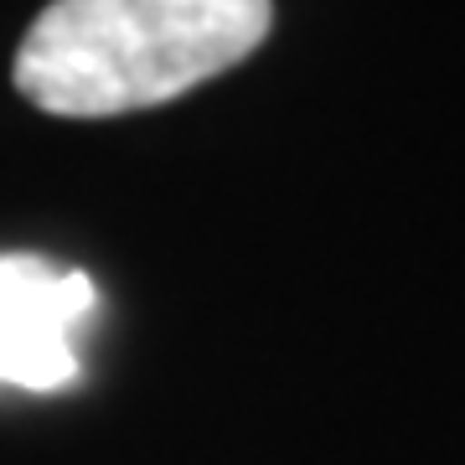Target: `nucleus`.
I'll return each instance as SVG.
<instances>
[{"instance_id":"f257e3e1","label":"nucleus","mask_w":465,"mask_h":465,"mask_svg":"<svg viewBox=\"0 0 465 465\" xmlns=\"http://www.w3.org/2000/svg\"><path fill=\"white\" fill-rule=\"evenodd\" d=\"M269 21V0H52L21 36L11 78L42 114H134L238 67Z\"/></svg>"},{"instance_id":"f03ea898","label":"nucleus","mask_w":465,"mask_h":465,"mask_svg":"<svg viewBox=\"0 0 465 465\" xmlns=\"http://www.w3.org/2000/svg\"><path fill=\"white\" fill-rule=\"evenodd\" d=\"M99 290L84 269L42 253H0V382L57 393L84 372L73 331L94 316Z\"/></svg>"}]
</instances>
